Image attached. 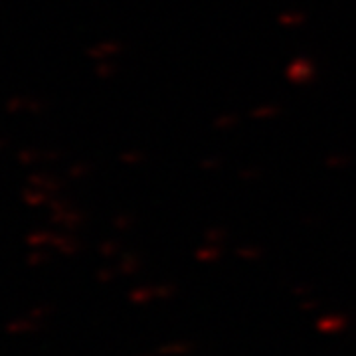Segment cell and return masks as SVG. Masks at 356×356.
Masks as SVG:
<instances>
[{"label":"cell","mask_w":356,"mask_h":356,"mask_svg":"<svg viewBox=\"0 0 356 356\" xmlns=\"http://www.w3.org/2000/svg\"><path fill=\"white\" fill-rule=\"evenodd\" d=\"M257 252H254V250H242V257H248V259H255L257 257Z\"/></svg>","instance_id":"cell-13"},{"label":"cell","mask_w":356,"mask_h":356,"mask_svg":"<svg viewBox=\"0 0 356 356\" xmlns=\"http://www.w3.org/2000/svg\"><path fill=\"white\" fill-rule=\"evenodd\" d=\"M54 245L60 250V252H64V254H76L77 250V243L74 240H62V238H54Z\"/></svg>","instance_id":"cell-6"},{"label":"cell","mask_w":356,"mask_h":356,"mask_svg":"<svg viewBox=\"0 0 356 356\" xmlns=\"http://www.w3.org/2000/svg\"><path fill=\"white\" fill-rule=\"evenodd\" d=\"M50 313H51L50 305H42V303H40V305L32 307V311H30V315H28V317H32L34 321H38L40 323L42 318H46Z\"/></svg>","instance_id":"cell-9"},{"label":"cell","mask_w":356,"mask_h":356,"mask_svg":"<svg viewBox=\"0 0 356 356\" xmlns=\"http://www.w3.org/2000/svg\"><path fill=\"white\" fill-rule=\"evenodd\" d=\"M216 257H218L216 250H214V252L210 250V252H200V254H198V259H200V261H214Z\"/></svg>","instance_id":"cell-12"},{"label":"cell","mask_w":356,"mask_h":356,"mask_svg":"<svg viewBox=\"0 0 356 356\" xmlns=\"http://www.w3.org/2000/svg\"><path fill=\"white\" fill-rule=\"evenodd\" d=\"M38 321H34L32 317H26V318H18V321H13L10 325H8V331L10 332H24V331H36L38 329Z\"/></svg>","instance_id":"cell-4"},{"label":"cell","mask_w":356,"mask_h":356,"mask_svg":"<svg viewBox=\"0 0 356 356\" xmlns=\"http://www.w3.org/2000/svg\"><path fill=\"white\" fill-rule=\"evenodd\" d=\"M177 295V287L175 285H140L129 291V301L133 305H149L153 301H168Z\"/></svg>","instance_id":"cell-1"},{"label":"cell","mask_w":356,"mask_h":356,"mask_svg":"<svg viewBox=\"0 0 356 356\" xmlns=\"http://www.w3.org/2000/svg\"><path fill=\"white\" fill-rule=\"evenodd\" d=\"M113 277H115V273L113 271H109V269H103V271L97 273V280L102 281V283H109Z\"/></svg>","instance_id":"cell-11"},{"label":"cell","mask_w":356,"mask_h":356,"mask_svg":"<svg viewBox=\"0 0 356 356\" xmlns=\"http://www.w3.org/2000/svg\"><path fill=\"white\" fill-rule=\"evenodd\" d=\"M46 259H48V255L44 254V252H34V254L28 257V264H30V266H40V264H44Z\"/></svg>","instance_id":"cell-10"},{"label":"cell","mask_w":356,"mask_h":356,"mask_svg":"<svg viewBox=\"0 0 356 356\" xmlns=\"http://www.w3.org/2000/svg\"><path fill=\"white\" fill-rule=\"evenodd\" d=\"M140 356H153V355H140Z\"/></svg>","instance_id":"cell-15"},{"label":"cell","mask_w":356,"mask_h":356,"mask_svg":"<svg viewBox=\"0 0 356 356\" xmlns=\"http://www.w3.org/2000/svg\"><path fill=\"white\" fill-rule=\"evenodd\" d=\"M119 269H121L123 275H131V273H135V271L139 269V261H137L135 257H125V259L121 261Z\"/></svg>","instance_id":"cell-8"},{"label":"cell","mask_w":356,"mask_h":356,"mask_svg":"<svg viewBox=\"0 0 356 356\" xmlns=\"http://www.w3.org/2000/svg\"><path fill=\"white\" fill-rule=\"evenodd\" d=\"M2 145H4V143H2V140H0V147H2Z\"/></svg>","instance_id":"cell-14"},{"label":"cell","mask_w":356,"mask_h":356,"mask_svg":"<svg viewBox=\"0 0 356 356\" xmlns=\"http://www.w3.org/2000/svg\"><path fill=\"white\" fill-rule=\"evenodd\" d=\"M194 350V344L188 341H170L159 348L161 356H186Z\"/></svg>","instance_id":"cell-3"},{"label":"cell","mask_w":356,"mask_h":356,"mask_svg":"<svg viewBox=\"0 0 356 356\" xmlns=\"http://www.w3.org/2000/svg\"><path fill=\"white\" fill-rule=\"evenodd\" d=\"M297 303H299V311H303V313H315L318 305H321V301L315 299V297H305V299H301Z\"/></svg>","instance_id":"cell-7"},{"label":"cell","mask_w":356,"mask_h":356,"mask_svg":"<svg viewBox=\"0 0 356 356\" xmlns=\"http://www.w3.org/2000/svg\"><path fill=\"white\" fill-rule=\"evenodd\" d=\"M350 321L343 313H325L317 318L315 323V329H317L321 334H341L348 329Z\"/></svg>","instance_id":"cell-2"},{"label":"cell","mask_w":356,"mask_h":356,"mask_svg":"<svg viewBox=\"0 0 356 356\" xmlns=\"http://www.w3.org/2000/svg\"><path fill=\"white\" fill-rule=\"evenodd\" d=\"M54 238L51 234H46V232H36V234H30L28 236V243L30 245H46V243H54Z\"/></svg>","instance_id":"cell-5"}]
</instances>
